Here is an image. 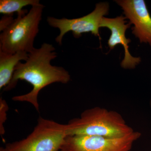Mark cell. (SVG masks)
<instances>
[{"label":"cell","mask_w":151,"mask_h":151,"mask_svg":"<svg viewBox=\"0 0 151 151\" xmlns=\"http://www.w3.org/2000/svg\"><path fill=\"white\" fill-rule=\"evenodd\" d=\"M134 132L120 113L99 107L85 110L79 118L71 119L66 124L67 136L120 138Z\"/></svg>","instance_id":"2"},{"label":"cell","mask_w":151,"mask_h":151,"mask_svg":"<svg viewBox=\"0 0 151 151\" xmlns=\"http://www.w3.org/2000/svg\"><path fill=\"white\" fill-rule=\"evenodd\" d=\"M126 17L120 16L115 18L103 17L100 24V27L108 28L111 31V35L108 40V45L111 50L119 44L124 47L125 56L121 63V66L125 69H134L140 63L141 58L134 57L130 54L128 44L131 40L126 36L127 30L131 26L130 23L126 24Z\"/></svg>","instance_id":"8"},{"label":"cell","mask_w":151,"mask_h":151,"mask_svg":"<svg viewBox=\"0 0 151 151\" xmlns=\"http://www.w3.org/2000/svg\"><path fill=\"white\" fill-rule=\"evenodd\" d=\"M141 136L134 132L120 138L100 136H68L65 138L61 150L63 151H129L135 142Z\"/></svg>","instance_id":"6"},{"label":"cell","mask_w":151,"mask_h":151,"mask_svg":"<svg viewBox=\"0 0 151 151\" xmlns=\"http://www.w3.org/2000/svg\"><path fill=\"white\" fill-rule=\"evenodd\" d=\"M28 53L19 51L14 54L0 50V89L5 88L10 83L16 66L21 60H26Z\"/></svg>","instance_id":"9"},{"label":"cell","mask_w":151,"mask_h":151,"mask_svg":"<svg viewBox=\"0 0 151 151\" xmlns=\"http://www.w3.org/2000/svg\"><path fill=\"white\" fill-rule=\"evenodd\" d=\"M60 151H63V150H60Z\"/></svg>","instance_id":"13"},{"label":"cell","mask_w":151,"mask_h":151,"mask_svg":"<svg viewBox=\"0 0 151 151\" xmlns=\"http://www.w3.org/2000/svg\"><path fill=\"white\" fill-rule=\"evenodd\" d=\"M66 124L39 117L26 138L6 144L0 151H60L66 135Z\"/></svg>","instance_id":"4"},{"label":"cell","mask_w":151,"mask_h":151,"mask_svg":"<svg viewBox=\"0 0 151 151\" xmlns=\"http://www.w3.org/2000/svg\"><path fill=\"white\" fill-rule=\"evenodd\" d=\"M13 16L4 15L1 18L0 21V31L3 32L14 21Z\"/></svg>","instance_id":"12"},{"label":"cell","mask_w":151,"mask_h":151,"mask_svg":"<svg viewBox=\"0 0 151 151\" xmlns=\"http://www.w3.org/2000/svg\"><path fill=\"white\" fill-rule=\"evenodd\" d=\"M0 109H1V122H0V131L1 135L4 134L5 130L3 128V124L5 122L6 120V112L8 109V107L6 101L1 98L0 100Z\"/></svg>","instance_id":"11"},{"label":"cell","mask_w":151,"mask_h":151,"mask_svg":"<svg viewBox=\"0 0 151 151\" xmlns=\"http://www.w3.org/2000/svg\"><path fill=\"white\" fill-rule=\"evenodd\" d=\"M150 105H151V102H150Z\"/></svg>","instance_id":"14"},{"label":"cell","mask_w":151,"mask_h":151,"mask_svg":"<svg viewBox=\"0 0 151 151\" xmlns=\"http://www.w3.org/2000/svg\"><path fill=\"white\" fill-rule=\"evenodd\" d=\"M55 49L52 45L44 43L39 48H35L28 53L24 63H19L15 68L10 83L5 91H9L16 86L19 80H24L33 86L29 93L14 96L12 100L31 103L39 112L38 96L42 89L54 83L67 84L70 80L68 71L63 68L53 66L50 64L57 57Z\"/></svg>","instance_id":"1"},{"label":"cell","mask_w":151,"mask_h":151,"mask_svg":"<svg viewBox=\"0 0 151 151\" xmlns=\"http://www.w3.org/2000/svg\"><path fill=\"white\" fill-rule=\"evenodd\" d=\"M44 8L41 4L33 6L27 14L18 15L1 34L0 50L11 54L32 51L35 49V39L39 31Z\"/></svg>","instance_id":"3"},{"label":"cell","mask_w":151,"mask_h":151,"mask_svg":"<svg viewBox=\"0 0 151 151\" xmlns=\"http://www.w3.org/2000/svg\"><path fill=\"white\" fill-rule=\"evenodd\" d=\"M40 4L39 0H1L0 13L5 15H13L14 13L18 14H26L27 10L23 9L25 6H32Z\"/></svg>","instance_id":"10"},{"label":"cell","mask_w":151,"mask_h":151,"mask_svg":"<svg viewBox=\"0 0 151 151\" xmlns=\"http://www.w3.org/2000/svg\"><path fill=\"white\" fill-rule=\"evenodd\" d=\"M122 8L126 18L134 25L132 33L141 43L151 46V17L144 0H119L116 1Z\"/></svg>","instance_id":"7"},{"label":"cell","mask_w":151,"mask_h":151,"mask_svg":"<svg viewBox=\"0 0 151 151\" xmlns=\"http://www.w3.org/2000/svg\"><path fill=\"white\" fill-rule=\"evenodd\" d=\"M109 9L108 3H99L96 5L93 12L85 16L72 19H57L48 17L47 20L50 26L59 29L60 34L55 40L60 45H62L64 36L69 32H72L76 38L80 37L82 34L91 32L100 39V22L104 16L108 14Z\"/></svg>","instance_id":"5"}]
</instances>
